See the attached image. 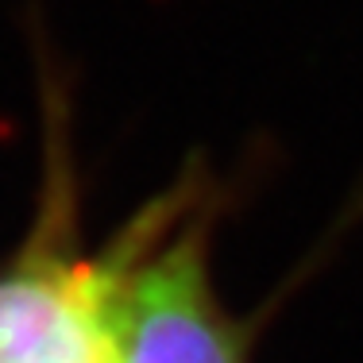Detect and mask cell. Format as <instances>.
Returning <instances> with one entry per match:
<instances>
[{
    "label": "cell",
    "mask_w": 363,
    "mask_h": 363,
    "mask_svg": "<svg viewBox=\"0 0 363 363\" xmlns=\"http://www.w3.org/2000/svg\"><path fill=\"white\" fill-rule=\"evenodd\" d=\"M97 279L62 244L0 267V363H97Z\"/></svg>",
    "instance_id": "obj_2"
},
{
    "label": "cell",
    "mask_w": 363,
    "mask_h": 363,
    "mask_svg": "<svg viewBox=\"0 0 363 363\" xmlns=\"http://www.w3.org/2000/svg\"><path fill=\"white\" fill-rule=\"evenodd\" d=\"M167 194L97 255V363H244L209 274V217Z\"/></svg>",
    "instance_id": "obj_1"
}]
</instances>
